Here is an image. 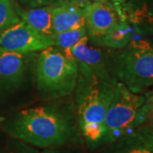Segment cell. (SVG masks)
<instances>
[{
  "label": "cell",
  "instance_id": "e0dca14e",
  "mask_svg": "<svg viewBox=\"0 0 153 153\" xmlns=\"http://www.w3.org/2000/svg\"><path fill=\"white\" fill-rule=\"evenodd\" d=\"M0 153H40L36 147L11 138L4 146L0 148Z\"/></svg>",
  "mask_w": 153,
  "mask_h": 153
},
{
  "label": "cell",
  "instance_id": "6da1fadb",
  "mask_svg": "<svg viewBox=\"0 0 153 153\" xmlns=\"http://www.w3.org/2000/svg\"><path fill=\"white\" fill-rule=\"evenodd\" d=\"M10 138L36 148L83 144L73 100L67 97L18 111L3 125Z\"/></svg>",
  "mask_w": 153,
  "mask_h": 153
},
{
  "label": "cell",
  "instance_id": "ba28073f",
  "mask_svg": "<svg viewBox=\"0 0 153 153\" xmlns=\"http://www.w3.org/2000/svg\"><path fill=\"white\" fill-rule=\"evenodd\" d=\"M34 57L35 53H0V97L22 87Z\"/></svg>",
  "mask_w": 153,
  "mask_h": 153
},
{
  "label": "cell",
  "instance_id": "7c38bea8",
  "mask_svg": "<svg viewBox=\"0 0 153 153\" xmlns=\"http://www.w3.org/2000/svg\"><path fill=\"white\" fill-rule=\"evenodd\" d=\"M83 8L75 4H54L51 12L54 35L84 25Z\"/></svg>",
  "mask_w": 153,
  "mask_h": 153
},
{
  "label": "cell",
  "instance_id": "5b68a950",
  "mask_svg": "<svg viewBox=\"0 0 153 153\" xmlns=\"http://www.w3.org/2000/svg\"><path fill=\"white\" fill-rule=\"evenodd\" d=\"M148 123L146 98L117 82L114 93L105 114L99 147L114 141L128 132Z\"/></svg>",
  "mask_w": 153,
  "mask_h": 153
},
{
  "label": "cell",
  "instance_id": "ffe728a7",
  "mask_svg": "<svg viewBox=\"0 0 153 153\" xmlns=\"http://www.w3.org/2000/svg\"><path fill=\"white\" fill-rule=\"evenodd\" d=\"M88 0H55V4H75L77 5L84 7L88 4Z\"/></svg>",
  "mask_w": 153,
  "mask_h": 153
},
{
  "label": "cell",
  "instance_id": "7a4b0ae2",
  "mask_svg": "<svg viewBox=\"0 0 153 153\" xmlns=\"http://www.w3.org/2000/svg\"><path fill=\"white\" fill-rule=\"evenodd\" d=\"M117 80L111 76H77L73 104L83 143L98 148L105 114L114 93Z\"/></svg>",
  "mask_w": 153,
  "mask_h": 153
},
{
  "label": "cell",
  "instance_id": "ac0fdd59",
  "mask_svg": "<svg viewBox=\"0 0 153 153\" xmlns=\"http://www.w3.org/2000/svg\"><path fill=\"white\" fill-rule=\"evenodd\" d=\"M14 1H16L17 4L22 5L25 9H32V8L55 4V0H14Z\"/></svg>",
  "mask_w": 153,
  "mask_h": 153
},
{
  "label": "cell",
  "instance_id": "44dd1931",
  "mask_svg": "<svg viewBox=\"0 0 153 153\" xmlns=\"http://www.w3.org/2000/svg\"><path fill=\"white\" fill-rule=\"evenodd\" d=\"M128 0H88V2H100V3H105V4H110L112 5L121 6L127 3Z\"/></svg>",
  "mask_w": 153,
  "mask_h": 153
},
{
  "label": "cell",
  "instance_id": "8992f818",
  "mask_svg": "<svg viewBox=\"0 0 153 153\" xmlns=\"http://www.w3.org/2000/svg\"><path fill=\"white\" fill-rule=\"evenodd\" d=\"M54 45V40L20 22L0 33V53L29 54Z\"/></svg>",
  "mask_w": 153,
  "mask_h": 153
},
{
  "label": "cell",
  "instance_id": "d6986e66",
  "mask_svg": "<svg viewBox=\"0 0 153 153\" xmlns=\"http://www.w3.org/2000/svg\"><path fill=\"white\" fill-rule=\"evenodd\" d=\"M147 109L148 123L153 125V88L144 94Z\"/></svg>",
  "mask_w": 153,
  "mask_h": 153
},
{
  "label": "cell",
  "instance_id": "4fadbf2b",
  "mask_svg": "<svg viewBox=\"0 0 153 153\" xmlns=\"http://www.w3.org/2000/svg\"><path fill=\"white\" fill-rule=\"evenodd\" d=\"M53 6L54 4L32 9H22L16 3V10L20 20L27 24L28 27L53 39L54 33L52 29L51 17Z\"/></svg>",
  "mask_w": 153,
  "mask_h": 153
},
{
  "label": "cell",
  "instance_id": "5bb4252c",
  "mask_svg": "<svg viewBox=\"0 0 153 153\" xmlns=\"http://www.w3.org/2000/svg\"><path fill=\"white\" fill-rule=\"evenodd\" d=\"M135 29L126 18L113 31L102 38L95 46L108 49L124 48L134 39Z\"/></svg>",
  "mask_w": 153,
  "mask_h": 153
},
{
  "label": "cell",
  "instance_id": "52a82bcc",
  "mask_svg": "<svg viewBox=\"0 0 153 153\" xmlns=\"http://www.w3.org/2000/svg\"><path fill=\"white\" fill-rule=\"evenodd\" d=\"M83 10L88 38L94 45L126 19L120 6L110 4L90 2Z\"/></svg>",
  "mask_w": 153,
  "mask_h": 153
},
{
  "label": "cell",
  "instance_id": "9c48e42d",
  "mask_svg": "<svg viewBox=\"0 0 153 153\" xmlns=\"http://www.w3.org/2000/svg\"><path fill=\"white\" fill-rule=\"evenodd\" d=\"M70 55L76 62L79 75L111 76L107 66L108 49L92 44L88 36L71 48Z\"/></svg>",
  "mask_w": 153,
  "mask_h": 153
},
{
  "label": "cell",
  "instance_id": "3957f363",
  "mask_svg": "<svg viewBox=\"0 0 153 153\" xmlns=\"http://www.w3.org/2000/svg\"><path fill=\"white\" fill-rule=\"evenodd\" d=\"M107 66L117 82L144 94L153 85V38H134L123 49H108Z\"/></svg>",
  "mask_w": 153,
  "mask_h": 153
},
{
  "label": "cell",
  "instance_id": "8fae6325",
  "mask_svg": "<svg viewBox=\"0 0 153 153\" xmlns=\"http://www.w3.org/2000/svg\"><path fill=\"white\" fill-rule=\"evenodd\" d=\"M124 4L123 13L137 33L153 38V0H140Z\"/></svg>",
  "mask_w": 153,
  "mask_h": 153
},
{
  "label": "cell",
  "instance_id": "9a60e30c",
  "mask_svg": "<svg viewBox=\"0 0 153 153\" xmlns=\"http://www.w3.org/2000/svg\"><path fill=\"white\" fill-rule=\"evenodd\" d=\"M87 36L85 25H82L66 32L55 34L53 38L54 45L70 55L71 48Z\"/></svg>",
  "mask_w": 153,
  "mask_h": 153
},
{
  "label": "cell",
  "instance_id": "7402d4cb",
  "mask_svg": "<svg viewBox=\"0 0 153 153\" xmlns=\"http://www.w3.org/2000/svg\"><path fill=\"white\" fill-rule=\"evenodd\" d=\"M60 147L57 148H49V149H45L44 152L40 153H68L63 151V150H60Z\"/></svg>",
  "mask_w": 153,
  "mask_h": 153
},
{
  "label": "cell",
  "instance_id": "277c9868",
  "mask_svg": "<svg viewBox=\"0 0 153 153\" xmlns=\"http://www.w3.org/2000/svg\"><path fill=\"white\" fill-rule=\"evenodd\" d=\"M78 76L76 62L71 55L55 45L41 50L35 62V82L39 97L54 100L73 93Z\"/></svg>",
  "mask_w": 153,
  "mask_h": 153
},
{
  "label": "cell",
  "instance_id": "2e32d148",
  "mask_svg": "<svg viewBox=\"0 0 153 153\" xmlns=\"http://www.w3.org/2000/svg\"><path fill=\"white\" fill-rule=\"evenodd\" d=\"M14 0H0V33L20 22Z\"/></svg>",
  "mask_w": 153,
  "mask_h": 153
},
{
  "label": "cell",
  "instance_id": "30bf717a",
  "mask_svg": "<svg viewBox=\"0 0 153 153\" xmlns=\"http://www.w3.org/2000/svg\"><path fill=\"white\" fill-rule=\"evenodd\" d=\"M100 148L99 153H153V125L146 123Z\"/></svg>",
  "mask_w": 153,
  "mask_h": 153
}]
</instances>
